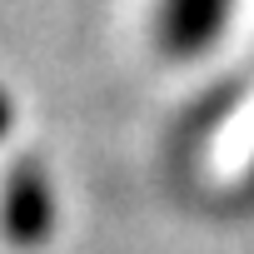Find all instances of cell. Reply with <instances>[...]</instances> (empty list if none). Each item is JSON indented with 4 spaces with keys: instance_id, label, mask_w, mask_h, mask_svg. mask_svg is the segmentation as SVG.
I'll return each mask as SVG.
<instances>
[{
    "instance_id": "cell-3",
    "label": "cell",
    "mask_w": 254,
    "mask_h": 254,
    "mask_svg": "<svg viewBox=\"0 0 254 254\" xmlns=\"http://www.w3.org/2000/svg\"><path fill=\"white\" fill-rule=\"evenodd\" d=\"M5 130H10V100L0 95V135H5Z\"/></svg>"
},
{
    "instance_id": "cell-1",
    "label": "cell",
    "mask_w": 254,
    "mask_h": 254,
    "mask_svg": "<svg viewBox=\"0 0 254 254\" xmlns=\"http://www.w3.org/2000/svg\"><path fill=\"white\" fill-rule=\"evenodd\" d=\"M229 15H234V0H160L155 45L165 60H199L219 45Z\"/></svg>"
},
{
    "instance_id": "cell-2",
    "label": "cell",
    "mask_w": 254,
    "mask_h": 254,
    "mask_svg": "<svg viewBox=\"0 0 254 254\" xmlns=\"http://www.w3.org/2000/svg\"><path fill=\"white\" fill-rule=\"evenodd\" d=\"M55 224V185L35 160H20L0 180V229L20 249H35Z\"/></svg>"
}]
</instances>
